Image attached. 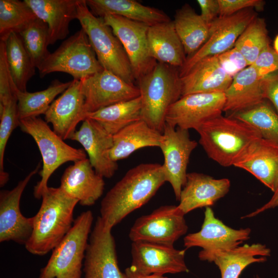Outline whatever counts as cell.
Segmentation results:
<instances>
[{
	"label": "cell",
	"mask_w": 278,
	"mask_h": 278,
	"mask_svg": "<svg viewBox=\"0 0 278 278\" xmlns=\"http://www.w3.org/2000/svg\"><path fill=\"white\" fill-rule=\"evenodd\" d=\"M172 21L187 57L197 51L209 37L210 25L188 4L176 11Z\"/></svg>",
	"instance_id": "obj_31"
},
{
	"label": "cell",
	"mask_w": 278,
	"mask_h": 278,
	"mask_svg": "<svg viewBox=\"0 0 278 278\" xmlns=\"http://www.w3.org/2000/svg\"><path fill=\"white\" fill-rule=\"evenodd\" d=\"M252 65L264 77L278 73V53L269 45L260 53Z\"/></svg>",
	"instance_id": "obj_42"
},
{
	"label": "cell",
	"mask_w": 278,
	"mask_h": 278,
	"mask_svg": "<svg viewBox=\"0 0 278 278\" xmlns=\"http://www.w3.org/2000/svg\"><path fill=\"white\" fill-rule=\"evenodd\" d=\"M103 19L121 42L137 81L157 63L149 50L147 32L149 26L115 15H106Z\"/></svg>",
	"instance_id": "obj_12"
},
{
	"label": "cell",
	"mask_w": 278,
	"mask_h": 278,
	"mask_svg": "<svg viewBox=\"0 0 278 278\" xmlns=\"http://www.w3.org/2000/svg\"><path fill=\"white\" fill-rule=\"evenodd\" d=\"M41 78L54 72L81 80L103 70L83 29L65 40L37 68Z\"/></svg>",
	"instance_id": "obj_8"
},
{
	"label": "cell",
	"mask_w": 278,
	"mask_h": 278,
	"mask_svg": "<svg viewBox=\"0 0 278 278\" xmlns=\"http://www.w3.org/2000/svg\"><path fill=\"white\" fill-rule=\"evenodd\" d=\"M224 104V93L182 96L169 108L166 123L176 127L196 130L204 122L221 114Z\"/></svg>",
	"instance_id": "obj_16"
},
{
	"label": "cell",
	"mask_w": 278,
	"mask_h": 278,
	"mask_svg": "<svg viewBox=\"0 0 278 278\" xmlns=\"http://www.w3.org/2000/svg\"><path fill=\"white\" fill-rule=\"evenodd\" d=\"M273 49L278 53V34L276 36L273 42Z\"/></svg>",
	"instance_id": "obj_48"
},
{
	"label": "cell",
	"mask_w": 278,
	"mask_h": 278,
	"mask_svg": "<svg viewBox=\"0 0 278 278\" xmlns=\"http://www.w3.org/2000/svg\"><path fill=\"white\" fill-rule=\"evenodd\" d=\"M233 166L250 172L273 193L278 187V144L258 138L249 145Z\"/></svg>",
	"instance_id": "obj_21"
},
{
	"label": "cell",
	"mask_w": 278,
	"mask_h": 278,
	"mask_svg": "<svg viewBox=\"0 0 278 278\" xmlns=\"http://www.w3.org/2000/svg\"><path fill=\"white\" fill-rule=\"evenodd\" d=\"M100 216L91 232L83 261L84 278H126L119 267L115 239Z\"/></svg>",
	"instance_id": "obj_13"
},
{
	"label": "cell",
	"mask_w": 278,
	"mask_h": 278,
	"mask_svg": "<svg viewBox=\"0 0 278 278\" xmlns=\"http://www.w3.org/2000/svg\"><path fill=\"white\" fill-rule=\"evenodd\" d=\"M141 99V119L163 133L170 107L181 96L179 69L158 62L137 81Z\"/></svg>",
	"instance_id": "obj_4"
},
{
	"label": "cell",
	"mask_w": 278,
	"mask_h": 278,
	"mask_svg": "<svg viewBox=\"0 0 278 278\" xmlns=\"http://www.w3.org/2000/svg\"><path fill=\"white\" fill-rule=\"evenodd\" d=\"M218 2L220 17L228 16L248 8L262 11L265 4L262 0H218Z\"/></svg>",
	"instance_id": "obj_43"
},
{
	"label": "cell",
	"mask_w": 278,
	"mask_h": 278,
	"mask_svg": "<svg viewBox=\"0 0 278 278\" xmlns=\"http://www.w3.org/2000/svg\"><path fill=\"white\" fill-rule=\"evenodd\" d=\"M162 138V133L150 127L144 120H137L113 135L111 158L117 162L141 148L160 147Z\"/></svg>",
	"instance_id": "obj_30"
},
{
	"label": "cell",
	"mask_w": 278,
	"mask_h": 278,
	"mask_svg": "<svg viewBox=\"0 0 278 278\" xmlns=\"http://www.w3.org/2000/svg\"><path fill=\"white\" fill-rule=\"evenodd\" d=\"M265 77L252 65L239 72L224 92L223 111L230 113L239 112L265 100Z\"/></svg>",
	"instance_id": "obj_25"
},
{
	"label": "cell",
	"mask_w": 278,
	"mask_h": 278,
	"mask_svg": "<svg viewBox=\"0 0 278 278\" xmlns=\"http://www.w3.org/2000/svg\"><path fill=\"white\" fill-rule=\"evenodd\" d=\"M80 81L86 114L140 96L138 86L105 69Z\"/></svg>",
	"instance_id": "obj_15"
},
{
	"label": "cell",
	"mask_w": 278,
	"mask_h": 278,
	"mask_svg": "<svg viewBox=\"0 0 278 278\" xmlns=\"http://www.w3.org/2000/svg\"><path fill=\"white\" fill-rule=\"evenodd\" d=\"M37 18L24 0H0V40L12 32L19 34Z\"/></svg>",
	"instance_id": "obj_36"
},
{
	"label": "cell",
	"mask_w": 278,
	"mask_h": 278,
	"mask_svg": "<svg viewBox=\"0 0 278 278\" xmlns=\"http://www.w3.org/2000/svg\"><path fill=\"white\" fill-rule=\"evenodd\" d=\"M184 216L177 205L161 206L135 221L129 231V238L132 242L173 246L187 231Z\"/></svg>",
	"instance_id": "obj_9"
},
{
	"label": "cell",
	"mask_w": 278,
	"mask_h": 278,
	"mask_svg": "<svg viewBox=\"0 0 278 278\" xmlns=\"http://www.w3.org/2000/svg\"><path fill=\"white\" fill-rule=\"evenodd\" d=\"M147 40L150 56L157 62L179 69L183 66L187 56L172 21L149 26Z\"/></svg>",
	"instance_id": "obj_28"
},
{
	"label": "cell",
	"mask_w": 278,
	"mask_h": 278,
	"mask_svg": "<svg viewBox=\"0 0 278 278\" xmlns=\"http://www.w3.org/2000/svg\"><path fill=\"white\" fill-rule=\"evenodd\" d=\"M78 20L87 34L100 64L108 71L126 82L134 84L136 81L125 50L111 28L101 17L94 15L85 0H78Z\"/></svg>",
	"instance_id": "obj_5"
},
{
	"label": "cell",
	"mask_w": 278,
	"mask_h": 278,
	"mask_svg": "<svg viewBox=\"0 0 278 278\" xmlns=\"http://www.w3.org/2000/svg\"><path fill=\"white\" fill-rule=\"evenodd\" d=\"M33 216L31 235L25 247L29 253L44 255L53 250L72 227L77 200L59 187H48Z\"/></svg>",
	"instance_id": "obj_2"
},
{
	"label": "cell",
	"mask_w": 278,
	"mask_h": 278,
	"mask_svg": "<svg viewBox=\"0 0 278 278\" xmlns=\"http://www.w3.org/2000/svg\"><path fill=\"white\" fill-rule=\"evenodd\" d=\"M197 2L201 9V16L208 24L210 25L219 16L218 0H198Z\"/></svg>",
	"instance_id": "obj_44"
},
{
	"label": "cell",
	"mask_w": 278,
	"mask_h": 278,
	"mask_svg": "<svg viewBox=\"0 0 278 278\" xmlns=\"http://www.w3.org/2000/svg\"><path fill=\"white\" fill-rule=\"evenodd\" d=\"M277 206H278V187L275 191L273 192L270 199L266 203L252 213L244 216L242 218H252L262 212Z\"/></svg>",
	"instance_id": "obj_46"
},
{
	"label": "cell",
	"mask_w": 278,
	"mask_h": 278,
	"mask_svg": "<svg viewBox=\"0 0 278 278\" xmlns=\"http://www.w3.org/2000/svg\"><path fill=\"white\" fill-rule=\"evenodd\" d=\"M141 108L140 96L87 113L86 118L96 121L114 135L130 124L141 119Z\"/></svg>",
	"instance_id": "obj_32"
},
{
	"label": "cell",
	"mask_w": 278,
	"mask_h": 278,
	"mask_svg": "<svg viewBox=\"0 0 278 278\" xmlns=\"http://www.w3.org/2000/svg\"><path fill=\"white\" fill-rule=\"evenodd\" d=\"M232 80L221 66L217 56L206 57L180 77L181 96L200 93H224Z\"/></svg>",
	"instance_id": "obj_24"
},
{
	"label": "cell",
	"mask_w": 278,
	"mask_h": 278,
	"mask_svg": "<svg viewBox=\"0 0 278 278\" xmlns=\"http://www.w3.org/2000/svg\"><path fill=\"white\" fill-rule=\"evenodd\" d=\"M166 182L158 163H141L129 169L101 201L99 216L103 224L112 229L147 203Z\"/></svg>",
	"instance_id": "obj_1"
},
{
	"label": "cell",
	"mask_w": 278,
	"mask_h": 278,
	"mask_svg": "<svg viewBox=\"0 0 278 278\" xmlns=\"http://www.w3.org/2000/svg\"><path fill=\"white\" fill-rule=\"evenodd\" d=\"M71 82H62L56 79L42 91L23 92L18 90L16 95L20 120L45 114L55 98L64 92L70 85Z\"/></svg>",
	"instance_id": "obj_34"
},
{
	"label": "cell",
	"mask_w": 278,
	"mask_h": 278,
	"mask_svg": "<svg viewBox=\"0 0 278 278\" xmlns=\"http://www.w3.org/2000/svg\"><path fill=\"white\" fill-rule=\"evenodd\" d=\"M256 129L262 138L278 144V114L267 99L247 109L229 115Z\"/></svg>",
	"instance_id": "obj_35"
},
{
	"label": "cell",
	"mask_w": 278,
	"mask_h": 278,
	"mask_svg": "<svg viewBox=\"0 0 278 278\" xmlns=\"http://www.w3.org/2000/svg\"><path fill=\"white\" fill-rule=\"evenodd\" d=\"M217 57L223 70L232 78L249 66L242 54L234 47Z\"/></svg>",
	"instance_id": "obj_41"
},
{
	"label": "cell",
	"mask_w": 278,
	"mask_h": 278,
	"mask_svg": "<svg viewBox=\"0 0 278 278\" xmlns=\"http://www.w3.org/2000/svg\"><path fill=\"white\" fill-rule=\"evenodd\" d=\"M271 255V250L260 243L245 244L235 248L218 251L199 258L218 267L221 278H239L242 271L253 263H264Z\"/></svg>",
	"instance_id": "obj_27"
},
{
	"label": "cell",
	"mask_w": 278,
	"mask_h": 278,
	"mask_svg": "<svg viewBox=\"0 0 278 278\" xmlns=\"http://www.w3.org/2000/svg\"><path fill=\"white\" fill-rule=\"evenodd\" d=\"M230 186L227 178L217 179L202 173H187L178 207L185 215L198 208L210 207L227 194Z\"/></svg>",
	"instance_id": "obj_23"
},
{
	"label": "cell",
	"mask_w": 278,
	"mask_h": 278,
	"mask_svg": "<svg viewBox=\"0 0 278 278\" xmlns=\"http://www.w3.org/2000/svg\"><path fill=\"white\" fill-rule=\"evenodd\" d=\"M19 34L34 65L38 68L50 54L48 50L49 43L47 25L37 18Z\"/></svg>",
	"instance_id": "obj_38"
},
{
	"label": "cell",
	"mask_w": 278,
	"mask_h": 278,
	"mask_svg": "<svg viewBox=\"0 0 278 278\" xmlns=\"http://www.w3.org/2000/svg\"><path fill=\"white\" fill-rule=\"evenodd\" d=\"M249 228L234 229L215 217L211 207H205L204 217L200 230L186 235L183 239L186 249L192 247L202 248L198 257L218 251L235 248L250 238Z\"/></svg>",
	"instance_id": "obj_14"
},
{
	"label": "cell",
	"mask_w": 278,
	"mask_h": 278,
	"mask_svg": "<svg viewBox=\"0 0 278 278\" xmlns=\"http://www.w3.org/2000/svg\"><path fill=\"white\" fill-rule=\"evenodd\" d=\"M41 162L35 169L11 190L0 192V242L12 241L24 246L33 230L34 218L22 214L20 203L28 183L39 170Z\"/></svg>",
	"instance_id": "obj_18"
},
{
	"label": "cell",
	"mask_w": 278,
	"mask_h": 278,
	"mask_svg": "<svg viewBox=\"0 0 278 278\" xmlns=\"http://www.w3.org/2000/svg\"><path fill=\"white\" fill-rule=\"evenodd\" d=\"M256 16L253 8L246 9L228 16H219L210 24V35L204 44L187 57L179 69L180 77L203 58L219 55L233 47L239 36Z\"/></svg>",
	"instance_id": "obj_10"
},
{
	"label": "cell",
	"mask_w": 278,
	"mask_h": 278,
	"mask_svg": "<svg viewBox=\"0 0 278 278\" xmlns=\"http://www.w3.org/2000/svg\"><path fill=\"white\" fill-rule=\"evenodd\" d=\"M269 45L265 20L256 16L239 36L234 47L242 54L249 65H251Z\"/></svg>",
	"instance_id": "obj_37"
},
{
	"label": "cell",
	"mask_w": 278,
	"mask_h": 278,
	"mask_svg": "<svg viewBox=\"0 0 278 278\" xmlns=\"http://www.w3.org/2000/svg\"><path fill=\"white\" fill-rule=\"evenodd\" d=\"M125 273L126 278H168L161 275L152 274L146 275L141 274L132 269L130 267L125 269Z\"/></svg>",
	"instance_id": "obj_47"
},
{
	"label": "cell",
	"mask_w": 278,
	"mask_h": 278,
	"mask_svg": "<svg viewBox=\"0 0 278 278\" xmlns=\"http://www.w3.org/2000/svg\"><path fill=\"white\" fill-rule=\"evenodd\" d=\"M196 131L208 157L223 167L233 166L259 133L248 124L220 114L202 124Z\"/></svg>",
	"instance_id": "obj_3"
},
{
	"label": "cell",
	"mask_w": 278,
	"mask_h": 278,
	"mask_svg": "<svg viewBox=\"0 0 278 278\" xmlns=\"http://www.w3.org/2000/svg\"><path fill=\"white\" fill-rule=\"evenodd\" d=\"M253 278H260L258 275H256Z\"/></svg>",
	"instance_id": "obj_49"
},
{
	"label": "cell",
	"mask_w": 278,
	"mask_h": 278,
	"mask_svg": "<svg viewBox=\"0 0 278 278\" xmlns=\"http://www.w3.org/2000/svg\"><path fill=\"white\" fill-rule=\"evenodd\" d=\"M85 1L92 13L98 17L118 15L149 26L171 20L162 10L144 5L134 0Z\"/></svg>",
	"instance_id": "obj_29"
},
{
	"label": "cell",
	"mask_w": 278,
	"mask_h": 278,
	"mask_svg": "<svg viewBox=\"0 0 278 278\" xmlns=\"http://www.w3.org/2000/svg\"><path fill=\"white\" fill-rule=\"evenodd\" d=\"M105 185L103 178L96 172L86 158L65 169L59 187L82 206H92L102 195Z\"/></svg>",
	"instance_id": "obj_22"
},
{
	"label": "cell",
	"mask_w": 278,
	"mask_h": 278,
	"mask_svg": "<svg viewBox=\"0 0 278 278\" xmlns=\"http://www.w3.org/2000/svg\"><path fill=\"white\" fill-rule=\"evenodd\" d=\"M18 90L9 70L5 42L0 40V103L16 96Z\"/></svg>",
	"instance_id": "obj_40"
},
{
	"label": "cell",
	"mask_w": 278,
	"mask_h": 278,
	"mask_svg": "<svg viewBox=\"0 0 278 278\" xmlns=\"http://www.w3.org/2000/svg\"><path fill=\"white\" fill-rule=\"evenodd\" d=\"M21 130L30 135L36 143L41 153L43 167L39 173L41 180L34 187L33 195L41 199L48 188V181L54 171L62 164L86 159L82 149L73 147L51 130L46 121L33 117L20 120Z\"/></svg>",
	"instance_id": "obj_6"
},
{
	"label": "cell",
	"mask_w": 278,
	"mask_h": 278,
	"mask_svg": "<svg viewBox=\"0 0 278 278\" xmlns=\"http://www.w3.org/2000/svg\"><path fill=\"white\" fill-rule=\"evenodd\" d=\"M70 140L78 142L83 146L97 173L106 178L114 176L118 165L110 156L113 135L97 122L86 118Z\"/></svg>",
	"instance_id": "obj_20"
},
{
	"label": "cell",
	"mask_w": 278,
	"mask_h": 278,
	"mask_svg": "<svg viewBox=\"0 0 278 278\" xmlns=\"http://www.w3.org/2000/svg\"><path fill=\"white\" fill-rule=\"evenodd\" d=\"M9 70L18 89L27 91L29 80L35 75L36 67L27 51L19 33H11L5 41Z\"/></svg>",
	"instance_id": "obj_33"
},
{
	"label": "cell",
	"mask_w": 278,
	"mask_h": 278,
	"mask_svg": "<svg viewBox=\"0 0 278 278\" xmlns=\"http://www.w3.org/2000/svg\"><path fill=\"white\" fill-rule=\"evenodd\" d=\"M93 219L90 210L83 212L75 219L70 230L52 250L38 278H82Z\"/></svg>",
	"instance_id": "obj_7"
},
{
	"label": "cell",
	"mask_w": 278,
	"mask_h": 278,
	"mask_svg": "<svg viewBox=\"0 0 278 278\" xmlns=\"http://www.w3.org/2000/svg\"><path fill=\"white\" fill-rule=\"evenodd\" d=\"M185 251L173 246L146 241L131 244L130 268L143 275L176 274L188 272L185 261Z\"/></svg>",
	"instance_id": "obj_17"
},
{
	"label": "cell",
	"mask_w": 278,
	"mask_h": 278,
	"mask_svg": "<svg viewBox=\"0 0 278 278\" xmlns=\"http://www.w3.org/2000/svg\"><path fill=\"white\" fill-rule=\"evenodd\" d=\"M0 177L8 173L4 171V158L8 141L14 129L20 125L17 96L0 103Z\"/></svg>",
	"instance_id": "obj_39"
},
{
	"label": "cell",
	"mask_w": 278,
	"mask_h": 278,
	"mask_svg": "<svg viewBox=\"0 0 278 278\" xmlns=\"http://www.w3.org/2000/svg\"><path fill=\"white\" fill-rule=\"evenodd\" d=\"M37 17L47 25L49 45L65 39L77 19L78 0H24Z\"/></svg>",
	"instance_id": "obj_26"
},
{
	"label": "cell",
	"mask_w": 278,
	"mask_h": 278,
	"mask_svg": "<svg viewBox=\"0 0 278 278\" xmlns=\"http://www.w3.org/2000/svg\"><path fill=\"white\" fill-rule=\"evenodd\" d=\"M160 148L164 156L162 165L166 181L171 185L179 201L186 181L190 155L198 143L190 138L188 130L165 123Z\"/></svg>",
	"instance_id": "obj_11"
},
{
	"label": "cell",
	"mask_w": 278,
	"mask_h": 278,
	"mask_svg": "<svg viewBox=\"0 0 278 278\" xmlns=\"http://www.w3.org/2000/svg\"><path fill=\"white\" fill-rule=\"evenodd\" d=\"M264 92L265 99L272 103L278 114V73L265 77Z\"/></svg>",
	"instance_id": "obj_45"
},
{
	"label": "cell",
	"mask_w": 278,
	"mask_h": 278,
	"mask_svg": "<svg viewBox=\"0 0 278 278\" xmlns=\"http://www.w3.org/2000/svg\"><path fill=\"white\" fill-rule=\"evenodd\" d=\"M45 115V120L63 140L70 139L78 124L86 118L85 99L80 80L73 79L68 88L56 99Z\"/></svg>",
	"instance_id": "obj_19"
}]
</instances>
